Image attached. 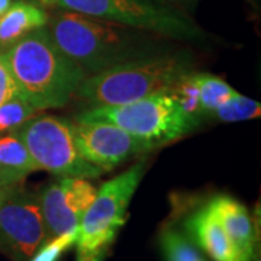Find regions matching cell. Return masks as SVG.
<instances>
[{
    "label": "cell",
    "mask_w": 261,
    "mask_h": 261,
    "mask_svg": "<svg viewBox=\"0 0 261 261\" xmlns=\"http://www.w3.org/2000/svg\"><path fill=\"white\" fill-rule=\"evenodd\" d=\"M39 193L20 185L0 193V252L15 261H29L45 243Z\"/></svg>",
    "instance_id": "obj_8"
},
{
    "label": "cell",
    "mask_w": 261,
    "mask_h": 261,
    "mask_svg": "<svg viewBox=\"0 0 261 261\" xmlns=\"http://www.w3.org/2000/svg\"><path fill=\"white\" fill-rule=\"evenodd\" d=\"M163 2H166L167 5L173 6V8H177V9L183 10V12H187V10L193 9L200 0H163Z\"/></svg>",
    "instance_id": "obj_23"
},
{
    "label": "cell",
    "mask_w": 261,
    "mask_h": 261,
    "mask_svg": "<svg viewBox=\"0 0 261 261\" xmlns=\"http://www.w3.org/2000/svg\"><path fill=\"white\" fill-rule=\"evenodd\" d=\"M45 28L57 48L86 77L170 49L163 42L167 39L149 32L70 10L56 12Z\"/></svg>",
    "instance_id": "obj_1"
},
{
    "label": "cell",
    "mask_w": 261,
    "mask_h": 261,
    "mask_svg": "<svg viewBox=\"0 0 261 261\" xmlns=\"http://www.w3.org/2000/svg\"><path fill=\"white\" fill-rule=\"evenodd\" d=\"M186 229L195 244L214 261H245L207 205L190 215Z\"/></svg>",
    "instance_id": "obj_12"
},
{
    "label": "cell",
    "mask_w": 261,
    "mask_h": 261,
    "mask_svg": "<svg viewBox=\"0 0 261 261\" xmlns=\"http://www.w3.org/2000/svg\"><path fill=\"white\" fill-rule=\"evenodd\" d=\"M12 6V0H0V16Z\"/></svg>",
    "instance_id": "obj_24"
},
{
    "label": "cell",
    "mask_w": 261,
    "mask_h": 261,
    "mask_svg": "<svg viewBox=\"0 0 261 261\" xmlns=\"http://www.w3.org/2000/svg\"><path fill=\"white\" fill-rule=\"evenodd\" d=\"M5 190H6V189H5ZM2 192H3V190H0V193H2Z\"/></svg>",
    "instance_id": "obj_27"
},
{
    "label": "cell",
    "mask_w": 261,
    "mask_h": 261,
    "mask_svg": "<svg viewBox=\"0 0 261 261\" xmlns=\"http://www.w3.org/2000/svg\"><path fill=\"white\" fill-rule=\"evenodd\" d=\"M38 3L44 8H56L58 0H38Z\"/></svg>",
    "instance_id": "obj_25"
},
{
    "label": "cell",
    "mask_w": 261,
    "mask_h": 261,
    "mask_svg": "<svg viewBox=\"0 0 261 261\" xmlns=\"http://www.w3.org/2000/svg\"><path fill=\"white\" fill-rule=\"evenodd\" d=\"M75 148L87 163L109 171L132 155L154 148L108 122H71Z\"/></svg>",
    "instance_id": "obj_9"
},
{
    "label": "cell",
    "mask_w": 261,
    "mask_h": 261,
    "mask_svg": "<svg viewBox=\"0 0 261 261\" xmlns=\"http://www.w3.org/2000/svg\"><path fill=\"white\" fill-rule=\"evenodd\" d=\"M12 132L25 144L38 170L58 177L96 178L103 174V170L80 155L73 140L71 122L64 118L53 115L31 118Z\"/></svg>",
    "instance_id": "obj_6"
},
{
    "label": "cell",
    "mask_w": 261,
    "mask_h": 261,
    "mask_svg": "<svg viewBox=\"0 0 261 261\" xmlns=\"http://www.w3.org/2000/svg\"><path fill=\"white\" fill-rule=\"evenodd\" d=\"M38 111L20 93L0 106V132H12L29 121Z\"/></svg>",
    "instance_id": "obj_19"
},
{
    "label": "cell",
    "mask_w": 261,
    "mask_h": 261,
    "mask_svg": "<svg viewBox=\"0 0 261 261\" xmlns=\"http://www.w3.org/2000/svg\"><path fill=\"white\" fill-rule=\"evenodd\" d=\"M147 168L141 160L129 170L103 183L96 192L93 203L79 225L77 247L84 250L109 248L118 231L126 222V209Z\"/></svg>",
    "instance_id": "obj_7"
},
{
    "label": "cell",
    "mask_w": 261,
    "mask_h": 261,
    "mask_svg": "<svg viewBox=\"0 0 261 261\" xmlns=\"http://www.w3.org/2000/svg\"><path fill=\"white\" fill-rule=\"evenodd\" d=\"M108 250L109 248L84 250V248L77 247V261H105Z\"/></svg>",
    "instance_id": "obj_22"
},
{
    "label": "cell",
    "mask_w": 261,
    "mask_h": 261,
    "mask_svg": "<svg viewBox=\"0 0 261 261\" xmlns=\"http://www.w3.org/2000/svg\"><path fill=\"white\" fill-rule=\"evenodd\" d=\"M261 103L255 102L251 97H247L243 94L237 93L231 99L222 103L215 109V112L211 115L216 121L225 122H244L260 118Z\"/></svg>",
    "instance_id": "obj_17"
},
{
    "label": "cell",
    "mask_w": 261,
    "mask_h": 261,
    "mask_svg": "<svg viewBox=\"0 0 261 261\" xmlns=\"http://www.w3.org/2000/svg\"><path fill=\"white\" fill-rule=\"evenodd\" d=\"M37 170L25 144L13 132L0 138V190L19 186Z\"/></svg>",
    "instance_id": "obj_14"
},
{
    "label": "cell",
    "mask_w": 261,
    "mask_h": 261,
    "mask_svg": "<svg viewBox=\"0 0 261 261\" xmlns=\"http://www.w3.org/2000/svg\"><path fill=\"white\" fill-rule=\"evenodd\" d=\"M18 93L19 90L12 77L5 53H0V106Z\"/></svg>",
    "instance_id": "obj_21"
},
{
    "label": "cell",
    "mask_w": 261,
    "mask_h": 261,
    "mask_svg": "<svg viewBox=\"0 0 261 261\" xmlns=\"http://www.w3.org/2000/svg\"><path fill=\"white\" fill-rule=\"evenodd\" d=\"M161 251L166 261H206L186 235L167 228L160 237Z\"/></svg>",
    "instance_id": "obj_18"
},
{
    "label": "cell",
    "mask_w": 261,
    "mask_h": 261,
    "mask_svg": "<svg viewBox=\"0 0 261 261\" xmlns=\"http://www.w3.org/2000/svg\"><path fill=\"white\" fill-rule=\"evenodd\" d=\"M5 57L19 93L37 111L63 108L86 79L57 48L45 27L10 47Z\"/></svg>",
    "instance_id": "obj_2"
},
{
    "label": "cell",
    "mask_w": 261,
    "mask_h": 261,
    "mask_svg": "<svg viewBox=\"0 0 261 261\" xmlns=\"http://www.w3.org/2000/svg\"><path fill=\"white\" fill-rule=\"evenodd\" d=\"M48 13L32 2L19 0L0 16V51H8L31 32L47 27Z\"/></svg>",
    "instance_id": "obj_13"
},
{
    "label": "cell",
    "mask_w": 261,
    "mask_h": 261,
    "mask_svg": "<svg viewBox=\"0 0 261 261\" xmlns=\"http://www.w3.org/2000/svg\"><path fill=\"white\" fill-rule=\"evenodd\" d=\"M77 238H79V228L47 240L38 248L37 254H34L29 261H58L68 248H71L77 243Z\"/></svg>",
    "instance_id": "obj_20"
},
{
    "label": "cell",
    "mask_w": 261,
    "mask_h": 261,
    "mask_svg": "<svg viewBox=\"0 0 261 261\" xmlns=\"http://www.w3.org/2000/svg\"><path fill=\"white\" fill-rule=\"evenodd\" d=\"M57 8L145 31L167 41L196 45L216 41L187 12L163 0H58Z\"/></svg>",
    "instance_id": "obj_4"
},
{
    "label": "cell",
    "mask_w": 261,
    "mask_h": 261,
    "mask_svg": "<svg viewBox=\"0 0 261 261\" xmlns=\"http://www.w3.org/2000/svg\"><path fill=\"white\" fill-rule=\"evenodd\" d=\"M189 71H193L190 56L167 49L86 77L75 97L90 103L92 108L135 102L166 92Z\"/></svg>",
    "instance_id": "obj_3"
},
{
    "label": "cell",
    "mask_w": 261,
    "mask_h": 261,
    "mask_svg": "<svg viewBox=\"0 0 261 261\" xmlns=\"http://www.w3.org/2000/svg\"><path fill=\"white\" fill-rule=\"evenodd\" d=\"M74 121L108 122L154 147L164 145L196 129L167 92L123 105L94 106Z\"/></svg>",
    "instance_id": "obj_5"
},
{
    "label": "cell",
    "mask_w": 261,
    "mask_h": 261,
    "mask_svg": "<svg viewBox=\"0 0 261 261\" xmlns=\"http://www.w3.org/2000/svg\"><path fill=\"white\" fill-rule=\"evenodd\" d=\"M196 74L197 73L195 71H189L185 75H181L166 92L177 103L180 111L192 122V125L197 128V125L205 118L200 108V90H199Z\"/></svg>",
    "instance_id": "obj_15"
},
{
    "label": "cell",
    "mask_w": 261,
    "mask_h": 261,
    "mask_svg": "<svg viewBox=\"0 0 261 261\" xmlns=\"http://www.w3.org/2000/svg\"><path fill=\"white\" fill-rule=\"evenodd\" d=\"M207 206L245 261H251L255 250V228L247 207L228 195L215 196Z\"/></svg>",
    "instance_id": "obj_11"
},
{
    "label": "cell",
    "mask_w": 261,
    "mask_h": 261,
    "mask_svg": "<svg viewBox=\"0 0 261 261\" xmlns=\"http://www.w3.org/2000/svg\"><path fill=\"white\" fill-rule=\"evenodd\" d=\"M250 5H251L252 8H255V9H258L260 8V5H261V0H247Z\"/></svg>",
    "instance_id": "obj_26"
},
{
    "label": "cell",
    "mask_w": 261,
    "mask_h": 261,
    "mask_svg": "<svg viewBox=\"0 0 261 261\" xmlns=\"http://www.w3.org/2000/svg\"><path fill=\"white\" fill-rule=\"evenodd\" d=\"M196 75L200 90V108L203 118H211V115L218 106H221L222 103L238 93L221 77L209 73H197Z\"/></svg>",
    "instance_id": "obj_16"
},
{
    "label": "cell",
    "mask_w": 261,
    "mask_h": 261,
    "mask_svg": "<svg viewBox=\"0 0 261 261\" xmlns=\"http://www.w3.org/2000/svg\"><path fill=\"white\" fill-rule=\"evenodd\" d=\"M97 189L87 178L58 177L39 193L47 240L79 228ZM45 240V241H47Z\"/></svg>",
    "instance_id": "obj_10"
}]
</instances>
